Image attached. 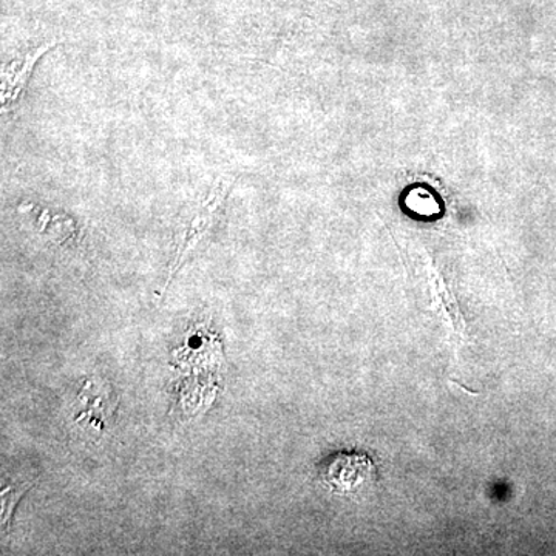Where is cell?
Masks as SVG:
<instances>
[{
	"label": "cell",
	"mask_w": 556,
	"mask_h": 556,
	"mask_svg": "<svg viewBox=\"0 0 556 556\" xmlns=\"http://www.w3.org/2000/svg\"><path fill=\"white\" fill-rule=\"evenodd\" d=\"M378 468L371 457L358 452H339L320 466V479L339 495H351L375 482Z\"/></svg>",
	"instance_id": "cell-1"
},
{
	"label": "cell",
	"mask_w": 556,
	"mask_h": 556,
	"mask_svg": "<svg viewBox=\"0 0 556 556\" xmlns=\"http://www.w3.org/2000/svg\"><path fill=\"white\" fill-rule=\"evenodd\" d=\"M233 181H236V177H232V175H222V177L214 182L211 190H208L206 199L201 203L195 217L192 218L188 230H186L185 236H182L181 247H179L177 255H175L174 262H172L169 274H167L166 287H164V289L167 288V285L170 283L175 274L188 262L192 252L195 251L197 247L204 240V237L207 236L208 230L214 226L215 218H217L219 208H222L223 203H225Z\"/></svg>",
	"instance_id": "cell-2"
},
{
	"label": "cell",
	"mask_w": 556,
	"mask_h": 556,
	"mask_svg": "<svg viewBox=\"0 0 556 556\" xmlns=\"http://www.w3.org/2000/svg\"><path fill=\"white\" fill-rule=\"evenodd\" d=\"M58 40L40 43L36 49L28 50L21 60L10 62L2 68V112L7 113L13 105L21 101L22 94L27 89L28 80L31 78L33 70L47 51L58 46Z\"/></svg>",
	"instance_id": "cell-3"
},
{
	"label": "cell",
	"mask_w": 556,
	"mask_h": 556,
	"mask_svg": "<svg viewBox=\"0 0 556 556\" xmlns=\"http://www.w3.org/2000/svg\"><path fill=\"white\" fill-rule=\"evenodd\" d=\"M35 482H25V484H16L3 486L2 495H0V506H2V529L3 533L9 530L11 517H13L14 508L20 503L21 497L31 489Z\"/></svg>",
	"instance_id": "cell-4"
}]
</instances>
